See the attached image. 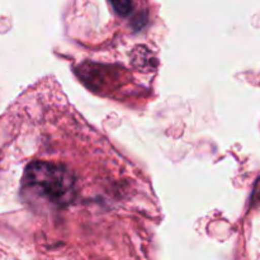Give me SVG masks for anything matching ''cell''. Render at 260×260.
Wrapping results in <instances>:
<instances>
[{"label":"cell","instance_id":"6da1fadb","mask_svg":"<svg viewBox=\"0 0 260 260\" xmlns=\"http://www.w3.org/2000/svg\"><path fill=\"white\" fill-rule=\"evenodd\" d=\"M22 192L29 201L36 200L56 207H65L75 197V177L63 165L33 161L23 175Z\"/></svg>","mask_w":260,"mask_h":260},{"label":"cell","instance_id":"7a4b0ae2","mask_svg":"<svg viewBox=\"0 0 260 260\" xmlns=\"http://www.w3.org/2000/svg\"><path fill=\"white\" fill-rule=\"evenodd\" d=\"M114 12L121 17H127L134 10V3L132 0H109Z\"/></svg>","mask_w":260,"mask_h":260},{"label":"cell","instance_id":"3957f363","mask_svg":"<svg viewBox=\"0 0 260 260\" xmlns=\"http://www.w3.org/2000/svg\"><path fill=\"white\" fill-rule=\"evenodd\" d=\"M251 203H253V206H255V207H260V178L256 180L255 185H254Z\"/></svg>","mask_w":260,"mask_h":260}]
</instances>
